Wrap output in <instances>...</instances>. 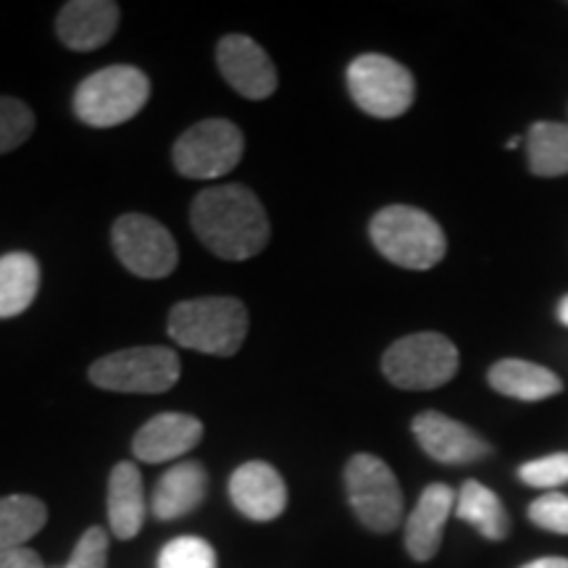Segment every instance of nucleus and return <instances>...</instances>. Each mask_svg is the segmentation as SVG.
Here are the masks:
<instances>
[{
    "mask_svg": "<svg viewBox=\"0 0 568 568\" xmlns=\"http://www.w3.org/2000/svg\"><path fill=\"white\" fill-rule=\"evenodd\" d=\"M197 240L224 261H245L268 243V216L258 197L243 184H219L203 190L190 209Z\"/></svg>",
    "mask_w": 568,
    "mask_h": 568,
    "instance_id": "nucleus-1",
    "label": "nucleus"
},
{
    "mask_svg": "<svg viewBox=\"0 0 568 568\" xmlns=\"http://www.w3.org/2000/svg\"><path fill=\"white\" fill-rule=\"evenodd\" d=\"M169 337L205 355L230 358L247 337V308L237 297H195L169 314Z\"/></svg>",
    "mask_w": 568,
    "mask_h": 568,
    "instance_id": "nucleus-2",
    "label": "nucleus"
},
{
    "mask_svg": "<svg viewBox=\"0 0 568 568\" xmlns=\"http://www.w3.org/2000/svg\"><path fill=\"white\" fill-rule=\"evenodd\" d=\"M368 232L376 251L395 266L426 272L445 258L443 226L414 205H387L372 219Z\"/></svg>",
    "mask_w": 568,
    "mask_h": 568,
    "instance_id": "nucleus-3",
    "label": "nucleus"
},
{
    "mask_svg": "<svg viewBox=\"0 0 568 568\" xmlns=\"http://www.w3.org/2000/svg\"><path fill=\"white\" fill-rule=\"evenodd\" d=\"M151 80L134 67H109L82 80L74 92V113L80 122L109 130L130 122L145 109Z\"/></svg>",
    "mask_w": 568,
    "mask_h": 568,
    "instance_id": "nucleus-4",
    "label": "nucleus"
},
{
    "mask_svg": "<svg viewBox=\"0 0 568 568\" xmlns=\"http://www.w3.org/2000/svg\"><path fill=\"white\" fill-rule=\"evenodd\" d=\"M182 366L174 351L159 345L126 347V351L103 355L90 366L92 385L109 393L161 395L180 382Z\"/></svg>",
    "mask_w": 568,
    "mask_h": 568,
    "instance_id": "nucleus-5",
    "label": "nucleus"
},
{
    "mask_svg": "<svg viewBox=\"0 0 568 568\" xmlns=\"http://www.w3.org/2000/svg\"><path fill=\"white\" fill-rule=\"evenodd\" d=\"M458 347L439 332H416L397 339L382 358V372L400 389H437L458 372Z\"/></svg>",
    "mask_w": 568,
    "mask_h": 568,
    "instance_id": "nucleus-6",
    "label": "nucleus"
},
{
    "mask_svg": "<svg viewBox=\"0 0 568 568\" xmlns=\"http://www.w3.org/2000/svg\"><path fill=\"white\" fill-rule=\"evenodd\" d=\"M345 487L358 521L376 535H387L403 521V489L385 460L358 453L345 466Z\"/></svg>",
    "mask_w": 568,
    "mask_h": 568,
    "instance_id": "nucleus-7",
    "label": "nucleus"
},
{
    "mask_svg": "<svg viewBox=\"0 0 568 568\" xmlns=\"http://www.w3.org/2000/svg\"><path fill=\"white\" fill-rule=\"evenodd\" d=\"M347 88L355 105L376 119L403 116L416 98L414 74L382 53H364L347 67Z\"/></svg>",
    "mask_w": 568,
    "mask_h": 568,
    "instance_id": "nucleus-8",
    "label": "nucleus"
},
{
    "mask_svg": "<svg viewBox=\"0 0 568 568\" xmlns=\"http://www.w3.org/2000/svg\"><path fill=\"white\" fill-rule=\"evenodd\" d=\"M245 153V138L226 119H205L190 126L174 142V166L187 180H219L237 166Z\"/></svg>",
    "mask_w": 568,
    "mask_h": 568,
    "instance_id": "nucleus-9",
    "label": "nucleus"
},
{
    "mask_svg": "<svg viewBox=\"0 0 568 568\" xmlns=\"http://www.w3.org/2000/svg\"><path fill=\"white\" fill-rule=\"evenodd\" d=\"M111 240L119 261L142 280H163L174 272L180 261L172 232L142 213H126L116 219Z\"/></svg>",
    "mask_w": 568,
    "mask_h": 568,
    "instance_id": "nucleus-10",
    "label": "nucleus"
},
{
    "mask_svg": "<svg viewBox=\"0 0 568 568\" xmlns=\"http://www.w3.org/2000/svg\"><path fill=\"white\" fill-rule=\"evenodd\" d=\"M414 437L426 456L447 466L477 464L493 453V445L479 437L471 426L439 414V410H424L414 418Z\"/></svg>",
    "mask_w": 568,
    "mask_h": 568,
    "instance_id": "nucleus-11",
    "label": "nucleus"
},
{
    "mask_svg": "<svg viewBox=\"0 0 568 568\" xmlns=\"http://www.w3.org/2000/svg\"><path fill=\"white\" fill-rule=\"evenodd\" d=\"M224 80L247 101H266L276 90V69L258 42L245 34H226L216 48Z\"/></svg>",
    "mask_w": 568,
    "mask_h": 568,
    "instance_id": "nucleus-12",
    "label": "nucleus"
},
{
    "mask_svg": "<svg viewBox=\"0 0 568 568\" xmlns=\"http://www.w3.org/2000/svg\"><path fill=\"white\" fill-rule=\"evenodd\" d=\"M230 497L234 508L253 521H274L287 508V487L264 460H247L232 474Z\"/></svg>",
    "mask_w": 568,
    "mask_h": 568,
    "instance_id": "nucleus-13",
    "label": "nucleus"
},
{
    "mask_svg": "<svg viewBox=\"0 0 568 568\" xmlns=\"http://www.w3.org/2000/svg\"><path fill=\"white\" fill-rule=\"evenodd\" d=\"M119 19L122 11L111 0H71L59 13L55 32L71 51H95L113 38Z\"/></svg>",
    "mask_w": 568,
    "mask_h": 568,
    "instance_id": "nucleus-14",
    "label": "nucleus"
},
{
    "mask_svg": "<svg viewBox=\"0 0 568 568\" xmlns=\"http://www.w3.org/2000/svg\"><path fill=\"white\" fill-rule=\"evenodd\" d=\"M203 439L201 418L190 414H159L134 435L132 450L145 464H166L190 453Z\"/></svg>",
    "mask_w": 568,
    "mask_h": 568,
    "instance_id": "nucleus-15",
    "label": "nucleus"
},
{
    "mask_svg": "<svg viewBox=\"0 0 568 568\" xmlns=\"http://www.w3.org/2000/svg\"><path fill=\"white\" fill-rule=\"evenodd\" d=\"M456 489L447 485H429L418 497L414 514L406 521V548L414 560H432L443 545L447 518L456 510Z\"/></svg>",
    "mask_w": 568,
    "mask_h": 568,
    "instance_id": "nucleus-16",
    "label": "nucleus"
},
{
    "mask_svg": "<svg viewBox=\"0 0 568 568\" xmlns=\"http://www.w3.org/2000/svg\"><path fill=\"white\" fill-rule=\"evenodd\" d=\"M205 489H209V474L197 460H182L169 468L155 485L151 508L161 521H174L201 506Z\"/></svg>",
    "mask_w": 568,
    "mask_h": 568,
    "instance_id": "nucleus-17",
    "label": "nucleus"
},
{
    "mask_svg": "<svg viewBox=\"0 0 568 568\" xmlns=\"http://www.w3.org/2000/svg\"><path fill=\"white\" fill-rule=\"evenodd\" d=\"M487 382L495 393L524 403L548 400V397L558 395L560 389H564V382H560V376L556 372L521 358L497 361V364L489 368Z\"/></svg>",
    "mask_w": 568,
    "mask_h": 568,
    "instance_id": "nucleus-18",
    "label": "nucleus"
},
{
    "mask_svg": "<svg viewBox=\"0 0 568 568\" xmlns=\"http://www.w3.org/2000/svg\"><path fill=\"white\" fill-rule=\"evenodd\" d=\"M109 524L113 537L132 539L145 524V489H142L140 468L122 460L113 466L109 479Z\"/></svg>",
    "mask_w": 568,
    "mask_h": 568,
    "instance_id": "nucleus-19",
    "label": "nucleus"
},
{
    "mask_svg": "<svg viewBox=\"0 0 568 568\" xmlns=\"http://www.w3.org/2000/svg\"><path fill=\"white\" fill-rule=\"evenodd\" d=\"M456 516L460 521L471 524L481 537L500 542L508 537L510 518L506 506L500 503L493 489L481 485V481L468 479L456 495Z\"/></svg>",
    "mask_w": 568,
    "mask_h": 568,
    "instance_id": "nucleus-20",
    "label": "nucleus"
},
{
    "mask_svg": "<svg viewBox=\"0 0 568 568\" xmlns=\"http://www.w3.org/2000/svg\"><path fill=\"white\" fill-rule=\"evenodd\" d=\"M40 293V264L30 253H9L0 258V318L24 314Z\"/></svg>",
    "mask_w": 568,
    "mask_h": 568,
    "instance_id": "nucleus-21",
    "label": "nucleus"
},
{
    "mask_svg": "<svg viewBox=\"0 0 568 568\" xmlns=\"http://www.w3.org/2000/svg\"><path fill=\"white\" fill-rule=\"evenodd\" d=\"M48 521L45 503L32 495L0 497V552L24 548Z\"/></svg>",
    "mask_w": 568,
    "mask_h": 568,
    "instance_id": "nucleus-22",
    "label": "nucleus"
},
{
    "mask_svg": "<svg viewBox=\"0 0 568 568\" xmlns=\"http://www.w3.org/2000/svg\"><path fill=\"white\" fill-rule=\"evenodd\" d=\"M527 155L531 174L566 176L568 174V124L537 122L527 134Z\"/></svg>",
    "mask_w": 568,
    "mask_h": 568,
    "instance_id": "nucleus-23",
    "label": "nucleus"
},
{
    "mask_svg": "<svg viewBox=\"0 0 568 568\" xmlns=\"http://www.w3.org/2000/svg\"><path fill=\"white\" fill-rule=\"evenodd\" d=\"M34 132V113L24 101L0 98V155L17 151Z\"/></svg>",
    "mask_w": 568,
    "mask_h": 568,
    "instance_id": "nucleus-24",
    "label": "nucleus"
},
{
    "mask_svg": "<svg viewBox=\"0 0 568 568\" xmlns=\"http://www.w3.org/2000/svg\"><path fill=\"white\" fill-rule=\"evenodd\" d=\"M159 568H216V552L201 537H176L161 550Z\"/></svg>",
    "mask_w": 568,
    "mask_h": 568,
    "instance_id": "nucleus-25",
    "label": "nucleus"
},
{
    "mask_svg": "<svg viewBox=\"0 0 568 568\" xmlns=\"http://www.w3.org/2000/svg\"><path fill=\"white\" fill-rule=\"evenodd\" d=\"M518 479L535 489L568 485V453H552V456L527 460V464L518 468Z\"/></svg>",
    "mask_w": 568,
    "mask_h": 568,
    "instance_id": "nucleus-26",
    "label": "nucleus"
},
{
    "mask_svg": "<svg viewBox=\"0 0 568 568\" xmlns=\"http://www.w3.org/2000/svg\"><path fill=\"white\" fill-rule=\"evenodd\" d=\"M531 524L552 535H568V495L548 493L529 506Z\"/></svg>",
    "mask_w": 568,
    "mask_h": 568,
    "instance_id": "nucleus-27",
    "label": "nucleus"
},
{
    "mask_svg": "<svg viewBox=\"0 0 568 568\" xmlns=\"http://www.w3.org/2000/svg\"><path fill=\"white\" fill-rule=\"evenodd\" d=\"M109 564V535L101 527L84 531L63 568H105Z\"/></svg>",
    "mask_w": 568,
    "mask_h": 568,
    "instance_id": "nucleus-28",
    "label": "nucleus"
},
{
    "mask_svg": "<svg viewBox=\"0 0 568 568\" xmlns=\"http://www.w3.org/2000/svg\"><path fill=\"white\" fill-rule=\"evenodd\" d=\"M0 568H45L40 556L30 548H17L0 552Z\"/></svg>",
    "mask_w": 568,
    "mask_h": 568,
    "instance_id": "nucleus-29",
    "label": "nucleus"
},
{
    "mask_svg": "<svg viewBox=\"0 0 568 568\" xmlns=\"http://www.w3.org/2000/svg\"><path fill=\"white\" fill-rule=\"evenodd\" d=\"M521 568H568V558H558V556L537 558V560H529V564Z\"/></svg>",
    "mask_w": 568,
    "mask_h": 568,
    "instance_id": "nucleus-30",
    "label": "nucleus"
},
{
    "mask_svg": "<svg viewBox=\"0 0 568 568\" xmlns=\"http://www.w3.org/2000/svg\"><path fill=\"white\" fill-rule=\"evenodd\" d=\"M558 318H560V324L568 326V295L558 305Z\"/></svg>",
    "mask_w": 568,
    "mask_h": 568,
    "instance_id": "nucleus-31",
    "label": "nucleus"
}]
</instances>
